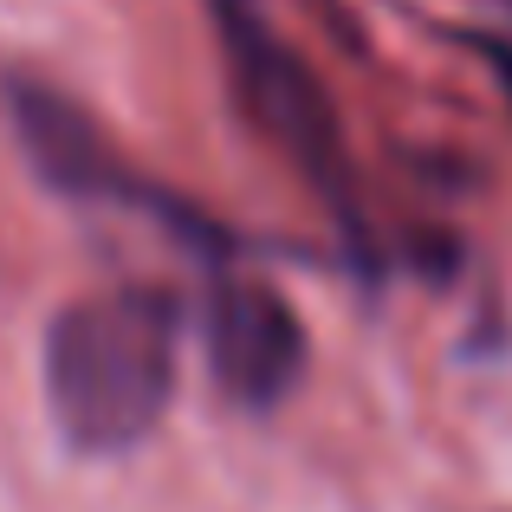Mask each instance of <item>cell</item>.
Instances as JSON below:
<instances>
[{
	"mask_svg": "<svg viewBox=\"0 0 512 512\" xmlns=\"http://www.w3.org/2000/svg\"><path fill=\"white\" fill-rule=\"evenodd\" d=\"M46 409L78 454H124L175 402L182 312L163 286H111L59 305L46 325Z\"/></svg>",
	"mask_w": 512,
	"mask_h": 512,
	"instance_id": "obj_1",
	"label": "cell"
},
{
	"mask_svg": "<svg viewBox=\"0 0 512 512\" xmlns=\"http://www.w3.org/2000/svg\"><path fill=\"white\" fill-rule=\"evenodd\" d=\"M214 33H221L227 72H234L240 111L253 117L266 143L286 156L292 169L312 182V195L325 201V214L344 227V240H357V253H370V221H363V195H357V169H350L338 111H331L325 85L312 78V65L279 39V26L266 20L260 0H208Z\"/></svg>",
	"mask_w": 512,
	"mask_h": 512,
	"instance_id": "obj_2",
	"label": "cell"
},
{
	"mask_svg": "<svg viewBox=\"0 0 512 512\" xmlns=\"http://www.w3.org/2000/svg\"><path fill=\"white\" fill-rule=\"evenodd\" d=\"M208 376L234 409H279L305 376V325L266 279L221 273L201 305Z\"/></svg>",
	"mask_w": 512,
	"mask_h": 512,
	"instance_id": "obj_3",
	"label": "cell"
},
{
	"mask_svg": "<svg viewBox=\"0 0 512 512\" xmlns=\"http://www.w3.org/2000/svg\"><path fill=\"white\" fill-rule=\"evenodd\" d=\"M13 124H20V143L33 156V169L46 175L65 195H91V201H130V208H156L175 214L156 188H143L137 175H124V163L111 156V143L98 137L78 104H65L59 91L46 85H13Z\"/></svg>",
	"mask_w": 512,
	"mask_h": 512,
	"instance_id": "obj_4",
	"label": "cell"
},
{
	"mask_svg": "<svg viewBox=\"0 0 512 512\" xmlns=\"http://www.w3.org/2000/svg\"><path fill=\"white\" fill-rule=\"evenodd\" d=\"M480 52H487L493 78H500V91H506V104H512V46H500V39H480Z\"/></svg>",
	"mask_w": 512,
	"mask_h": 512,
	"instance_id": "obj_5",
	"label": "cell"
}]
</instances>
